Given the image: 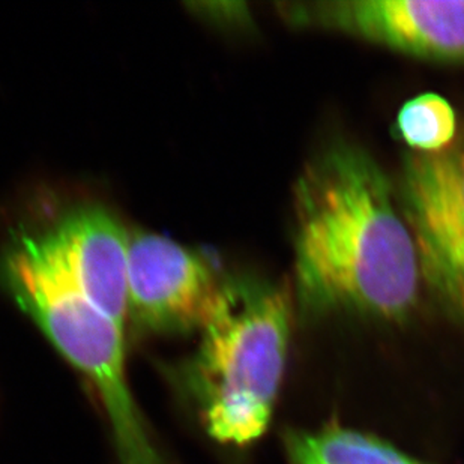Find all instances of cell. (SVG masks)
Returning <instances> with one entry per match:
<instances>
[{"label":"cell","instance_id":"7a4b0ae2","mask_svg":"<svg viewBox=\"0 0 464 464\" xmlns=\"http://www.w3.org/2000/svg\"><path fill=\"white\" fill-rule=\"evenodd\" d=\"M292 290L246 276L224 278L189 367V385L208 433L248 445L272 418L285 374Z\"/></svg>","mask_w":464,"mask_h":464},{"label":"cell","instance_id":"3957f363","mask_svg":"<svg viewBox=\"0 0 464 464\" xmlns=\"http://www.w3.org/2000/svg\"><path fill=\"white\" fill-rule=\"evenodd\" d=\"M0 278L54 346L132 420L123 376V326L98 310L53 256L43 235H18L0 260Z\"/></svg>","mask_w":464,"mask_h":464},{"label":"cell","instance_id":"9c48e42d","mask_svg":"<svg viewBox=\"0 0 464 464\" xmlns=\"http://www.w3.org/2000/svg\"><path fill=\"white\" fill-rule=\"evenodd\" d=\"M395 131L411 152L438 154L451 148L459 139V119L447 98L433 92L420 93L400 109Z\"/></svg>","mask_w":464,"mask_h":464},{"label":"cell","instance_id":"277c9868","mask_svg":"<svg viewBox=\"0 0 464 464\" xmlns=\"http://www.w3.org/2000/svg\"><path fill=\"white\" fill-rule=\"evenodd\" d=\"M397 196L422 285L464 324V136L438 154L409 150Z\"/></svg>","mask_w":464,"mask_h":464},{"label":"cell","instance_id":"5b68a950","mask_svg":"<svg viewBox=\"0 0 464 464\" xmlns=\"http://www.w3.org/2000/svg\"><path fill=\"white\" fill-rule=\"evenodd\" d=\"M280 8L295 26L464 65V0H307Z\"/></svg>","mask_w":464,"mask_h":464},{"label":"cell","instance_id":"52a82bcc","mask_svg":"<svg viewBox=\"0 0 464 464\" xmlns=\"http://www.w3.org/2000/svg\"><path fill=\"white\" fill-rule=\"evenodd\" d=\"M43 237L89 301L123 326L131 244L123 224L105 208L83 205L62 215Z\"/></svg>","mask_w":464,"mask_h":464},{"label":"cell","instance_id":"ba28073f","mask_svg":"<svg viewBox=\"0 0 464 464\" xmlns=\"http://www.w3.org/2000/svg\"><path fill=\"white\" fill-rule=\"evenodd\" d=\"M287 451L294 464H425L381 439L340 425L289 434Z\"/></svg>","mask_w":464,"mask_h":464},{"label":"cell","instance_id":"6da1fadb","mask_svg":"<svg viewBox=\"0 0 464 464\" xmlns=\"http://www.w3.org/2000/svg\"><path fill=\"white\" fill-rule=\"evenodd\" d=\"M294 292L313 315L403 320L420 301L415 242L394 185L367 150L334 143L294 187Z\"/></svg>","mask_w":464,"mask_h":464},{"label":"cell","instance_id":"8992f818","mask_svg":"<svg viewBox=\"0 0 464 464\" xmlns=\"http://www.w3.org/2000/svg\"><path fill=\"white\" fill-rule=\"evenodd\" d=\"M223 283L196 251L158 235H131L127 317L137 326L154 333L198 331Z\"/></svg>","mask_w":464,"mask_h":464}]
</instances>
